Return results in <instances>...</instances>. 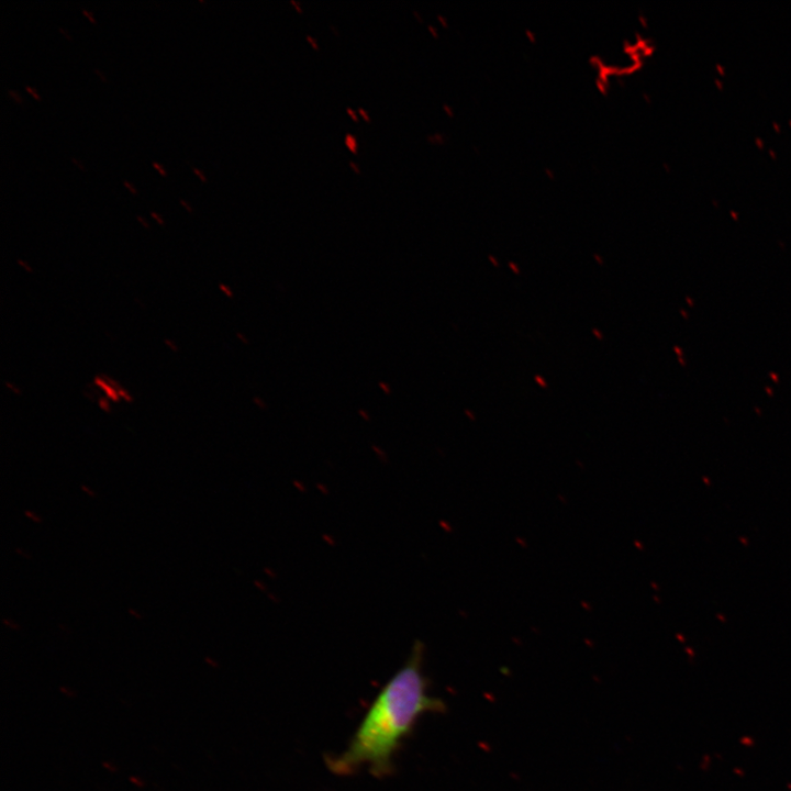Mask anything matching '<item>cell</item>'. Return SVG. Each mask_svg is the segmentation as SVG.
<instances>
[{
  "instance_id": "cell-24",
  "label": "cell",
  "mask_w": 791,
  "mask_h": 791,
  "mask_svg": "<svg viewBox=\"0 0 791 791\" xmlns=\"http://www.w3.org/2000/svg\"><path fill=\"white\" fill-rule=\"evenodd\" d=\"M58 30L68 38L70 40V36L59 26Z\"/></svg>"
},
{
  "instance_id": "cell-16",
  "label": "cell",
  "mask_w": 791,
  "mask_h": 791,
  "mask_svg": "<svg viewBox=\"0 0 791 791\" xmlns=\"http://www.w3.org/2000/svg\"><path fill=\"white\" fill-rule=\"evenodd\" d=\"M153 166L160 172L161 176H165V171L163 170V168L160 167V165H158L157 163L153 161Z\"/></svg>"
},
{
  "instance_id": "cell-15",
  "label": "cell",
  "mask_w": 791,
  "mask_h": 791,
  "mask_svg": "<svg viewBox=\"0 0 791 791\" xmlns=\"http://www.w3.org/2000/svg\"><path fill=\"white\" fill-rule=\"evenodd\" d=\"M81 11L85 13L86 16H88V19H89L91 22H94V19L92 18V15H91V13H90L89 11H87V10L83 9V8H81Z\"/></svg>"
},
{
  "instance_id": "cell-7",
  "label": "cell",
  "mask_w": 791,
  "mask_h": 791,
  "mask_svg": "<svg viewBox=\"0 0 791 791\" xmlns=\"http://www.w3.org/2000/svg\"><path fill=\"white\" fill-rule=\"evenodd\" d=\"M346 111H347L348 115L353 119V121L358 122V115L352 108L348 107L346 109Z\"/></svg>"
},
{
  "instance_id": "cell-8",
  "label": "cell",
  "mask_w": 791,
  "mask_h": 791,
  "mask_svg": "<svg viewBox=\"0 0 791 791\" xmlns=\"http://www.w3.org/2000/svg\"><path fill=\"white\" fill-rule=\"evenodd\" d=\"M305 38L308 40V42L311 44V46H312L314 49H316V51L319 49L317 43L315 42V40H314L311 35H307Z\"/></svg>"
},
{
  "instance_id": "cell-19",
  "label": "cell",
  "mask_w": 791,
  "mask_h": 791,
  "mask_svg": "<svg viewBox=\"0 0 791 791\" xmlns=\"http://www.w3.org/2000/svg\"><path fill=\"white\" fill-rule=\"evenodd\" d=\"M179 201L189 212H191V208L182 199H180Z\"/></svg>"
},
{
  "instance_id": "cell-17",
  "label": "cell",
  "mask_w": 791,
  "mask_h": 791,
  "mask_svg": "<svg viewBox=\"0 0 791 791\" xmlns=\"http://www.w3.org/2000/svg\"><path fill=\"white\" fill-rule=\"evenodd\" d=\"M291 3L296 7V10L300 13H302V9L299 2L291 0Z\"/></svg>"
},
{
  "instance_id": "cell-2",
  "label": "cell",
  "mask_w": 791,
  "mask_h": 791,
  "mask_svg": "<svg viewBox=\"0 0 791 791\" xmlns=\"http://www.w3.org/2000/svg\"><path fill=\"white\" fill-rule=\"evenodd\" d=\"M344 142H345V145L347 146V148H348L353 154H357V152H358V142H357V138L355 137V135H353V134H350V133H347V134L345 135Z\"/></svg>"
},
{
  "instance_id": "cell-12",
  "label": "cell",
  "mask_w": 791,
  "mask_h": 791,
  "mask_svg": "<svg viewBox=\"0 0 791 791\" xmlns=\"http://www.w3.org/2000/svg\"><path fill=\"white\" fill-rule=\"evenodd\" d=\"M348 164H349V166L352 167V169H353L356 174H360V172H361L360 168L358 167V165H357L356 163L349 161Z\"/></svg>"
},
{
  "instance_id": "cell-13",
  "label": "cell",
  "mask_w": 791,
  "mask_h": 791,
  "mask_svg": "<svg viewBox=\"0 0 791 791\" xmlns=\"http://www.w3.org/2000/svg\"><path fill=\"white\" fill-rule=\"evenodd\" d=\"M25 90L29 91L30 93H32V96H33L36 100H40V97L36 94V92H35L31 87L25 86Z\"/></svg>"
},
{
  "instance_id": "cell-9",
  "label": "cell",
  "mask_w": 791,
  "mask_h": 791,
  "mask_svg": "<svg viewBox=\"0 0 791 791\" xmlns=\"http://www.w3.org/2000/svg\"><path fill=\"white\" fill-rule=\"evenodd\" d=\"M8 92H9L10 96H12V98H13L16 102L22 103L21 98L19 97V94H18L14 90L9 89Z\"/></svg>"
},
{
  "instance_id": "cell-14",
  "label": "cell",
  "mask_w": 791,
  "mask_h": 791,
  "mask_svg": "<svg viewBox=\"0 0 791 791\" xmlns=\"http://www.w3.org/2000/svg\"><path fill=\"white\" fill-rule=\"evenodd\" d=\"M192 170L200 177L201 181L205 180L204 175L200 170H198L196 167H192Z\"/></svg>"
},
{
  "instance_id": "cell-5",
  "label": "cell",
  "mask_w": 791,
  "mask_h": 791,
  "mask_svg": "<svg viewBox=\"0 0 791 791\" xmlns=\"http://www.w3.org/2000/svg\"><path fill=\"white\" fill-rule=\"evenodd\" d=\"M81 489H82V491H83L85 493H87L89 497H91V498H96V497H97V493H96L90 487H87L86 484H81Z\"/></svg>"
},
{
  "instance_id": "cell-4",
  "label": "cell",
  "mask_w": 791,
  "mask_h": 791,
  "mask_svg": "<svg viewBox=\"0 0 791 791\" xmlns=\"http://www.w3.org/2000/svg\"><path fill=\"white\" fill-rule=\"evenodd\" d=\"M2 623H3L5 626L11 627L12 630H19V628H20L19 623L14 622V621L11 620V619L3 617V619H2Z\"/></svg>"
},
{
  "instance_id": "cell-6",
  "label": "cell",
  "mask_w": 791,
  "mask_h": 791,
  "mask_svg": "<svg viewBox=\"0 0 791 791\" xmlns=\"http://www.w3.org/2000/svg\"><path fill=\"white\" fill-rule=\"evenodd\" d=\"M358 113L360 114V116H361L366 122H370V121H371L370 116L368 115V113H367L363 108H359V109H358Z\"/></svg>"
},
{
  "instance_id": "cell-3",
  "label": "cell",
  "mask_w": 791,
  "mask_h": 791,
  "mask_svg": "<svg viewBox=\"0 0 791 791\" xmlns=\"http://www.w3.org/2000/svg\"><path fill=\"white\" fill-rule=\"evenodd\" d=\"M24 515H25L27 519H30L31 521L35 522V523H42V522H43L42 517H41L37 513H35L34 511L25 510V511H24Z\"/></svg>"
},
{
  "instance_id": "cell-22",
  "label": "cell",
  "mask_w": 791,
  "mask_h": 791,
  "mask_svg": "<svg viewBox=\"0 0 791 791\" xmlns=\"http://www.w3.org/2000/svg\"><path fill=\"white\" fill-rule=\"evenodd\" d=\"M136 219H137L145 227H147L146 222H145L141 216L136 215Z\"/></svg>"
},
{
  "instance_id": "cell-11",
  "label": "cell",
  "mask_w": 791,
  "mask_h": 791,
  "mask_svg": "<svg viewBox=\"0 0 791 791\" xmlns=\"http://www.w3.org/2000/svg\"><path fill=\"white\" fill-rule=\"evenodd\" d=\"M14 552H15L16 554H19L20 556L24 557V558H30V557H31V556L29 555V553H25L24 550H22V549L19 548V547L15 548Z\"/></svg>"
},
{
  "instance_id": "cell-1",
  "label": "cell",
  "mask_w": 791,
  "mask_h": 791,
  "mask_svg": "<svg viewBox=\"0 0 791 791\" xmlns=\"http://www.w3.org/2000/svg\"><path fill=\"white\" fill-rule=\"evenodd\" d=\"M424 644L415 640L403 665L381 687L346 747L326 758L333 773L352 775L360 769L376 778L394 770V757L428 713H442L445 703L428 693L424 673Z\"/></svg>"
},
{
  "instance_id": "cell-23",
  "label": "cell",
  "mask_w": 791,
  "mask_h": 791,
  "mask_svg": "<svg viewBox=\"0 0 791 791\" xmlns=\"http://www.w3.org/2000/svg\"><path fill=\"white\" fill-rule=\"evenodd\" d=\"M428 30L433 33V35H434L435 37H437V33H436V31L433 29V26L430 25V26H428Z\"/></svg>"
},
{
  "instance_id": "cell-25",
  "label": "cell",
  "mask_w": 791,
  "mask_h": 791,
  "mask_svg": "<svg viewBox=\"0 0 791 791\" xmlns=\"http://www.w3.org/2000/svg\"><path fill=\"white\" fill-rule=\"evenodd\" d=\"M93 70L96 74H98L100 76L101 80H103V81L105 80L104 77L101 75V73L98 69L94 68Z\"/></svg>"
},
{
  "instance_id": "cell-21",
  "label": "cell",
  "mask_w": 791,
  "mask_h": 791,
  "mask_svg": "<svg viewBox=\"0 0 791 791\" xmlns=\"http://www.w3.org/2000/svg\"><path fill=\"white\" fill-rule=\"evenodd\" d=\"M151 215L154 216L159 223H163V221L160 220V218H159L155 212L152 211V212H151Z\"/></svg>"
},
{
  "instance_id": "cell-10",
  "label": "cell",
  "mask_w": 791,
  "mask_h": 791,
  "mask_svg": "<svg viewBox=\"0 0 791 791\" xmlns=\"http://www.w3.org/2000/svg\"><path fill=\"white\" fill-rule=\"evenodd\" d=\"M127 611L134 619H136V620L142 619V615L138 612H136L133 608H129Z\"/></svg>"
},
{
  "instance_id": "cell-20",
  "label": "cell",
  "mask_w": 791,
  "mask_h": 791,
  "mask_svg": "<svg viewBox=\"0 0 791 791\" xmlns=\"http://www.w3.org/2000/svg\"><path fill=\"white\" fill-rule=\"evenodd\" d=\"M70 159H71L81 170L83 169V168H82V165H81L78 160H76V158L71 157Z\"/></svg>"
},
{
  "instance_id": "cell-18",
  "label": "cell",
  "mask_w": 791,
  "mask_h": 791,
  "mask_svg": "<svg viewBox=\"0 0 791 791\" xmlns=\"http://www.w3.org/2000/svg\"><path fill=\"white\" fill-rule=\"evenodd\" d=\"M123 183L130 189L132 193H136L135 189L125 180H123Z\"/></svg>"
}]
</instances>
